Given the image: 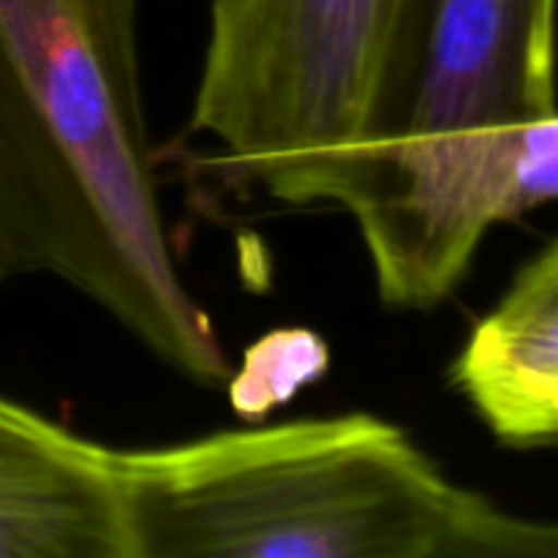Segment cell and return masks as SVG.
<instances>
[{
    "label": "cell",
    "instance_id": "1",
    "mask_svg": "<svg viewBox=\"0 0 558 558\" xmlns=\"http://www.w3.org/2000/svg\"><path fill=\"white\" fill-rule=\"evenodd\" d=\"M140 3L0 0V283L54 278L191 385L223 387L158 196Z\"/></svg>",
    "mask_w": 558,
    "mask_h": 558
},
{
    "label": "cell",
    "instance_id": "2",
    "mask_svg": "<svg viewBox=\"0 0 558 558\" xmlns=\"http://www.w3.org/2000/svg\"><path fill=\"white\" fill-rule=\"evenodd\" d=\"M134 558H556L554 523L347 412L112 447Z\"/></svg>",
    "mask_w": 558,
    "mask_h": 558
},
{
    "label": "cell",
    "instance_id": "3",
    "mask_svg": "<svg viewBox=\"0 0 558 558\" xmlns=\"http://www.w3.org/2000/svg\"><path fill=\"white\" fill-rule=\"evenodd\" d=\"M556 0H434L385 147L336 207L360 234L376 294L434 311L485 238L558 194Z\"/></svg>",
    "mask_w": 558,
    "mask_h": 558
},
{
    "label": "cell",
    "instance_id": "4",
    "mask_svg": "<svg viewBox=\"0 0 558 558\" xmlns=\"http://www.w3.org/2000/svg\"><path fill=\"white\" fill-rule=\"evenodd\" d=\"M434 0H210L189 134L289 207L336 205L385 147Z\"/></svg>",
    "mask_w": 558,
    "mask_h": 558
},
{
    "label": "cell",
    "instance_id": "5",
    "mask_svg": "<svg viewBox=\"0 0 558 558\" xmlns=\"http://www.w3.org/2000/svg\"><path fill=\"white\" fill-rule=\"evenodd\" d=\"M0 558H134L112 447L5 396Z\"/></svg>",
    "mask_w": 558,
    "mask_h": 558
},
{
    "label": "cell",
    "instance_id": "6",
    "mask_svg": "<svg viewBox=\"0 0 558 558\" xmlns=\"http://www.w3.org/2000/svg\"><path fill=\"white\" fill-rule=\"evenodd\" d=\"M450 385L505 450L558 441V243L534 251L450 363Z\"/></svg>",
    "mask_w": 558,
    "mask_h": 558
},
{
    "label": "cell",
    "instance_id": "7",
    "mask_svg": "<svg viewBox=\"0 0 558 558\" xmlns=\"http://www.w3.org/2000/svg\"><path fill=\"white\" fill-rule=\"evenodd\" d=\"M330 368L325 338L303 327L272 330L243 352L238 371L223 381L234 414L245 423H262L287 407L305 387L316 385Z\"/></svg>",
    "mask_w": 558,
    "mask_h": 558
}]
</instances>
